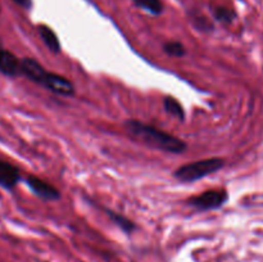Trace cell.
I'll list each match as a JSON object with an SVG mask.
<instances>
[{
  "mask_svg": "<svg viewBox=\"0 0 263 262\" xmlns=\"http://www.w3.org/2000/svg\"><path fill=\"white\" fill-rule=\"evenodd\" d=\"M37 31L41 40H43V43L45 44V46L48 48V50H50L51 53L54 54L61 53L62 46H61V43H59L58 36H57V33L54 32L49 26L40 25L37 27Z\"/></svg>",
  "mask_w": 263,
  "mask_h": 262,
  "instance_id": "9",
  "label": "cell"
},
{
  "mask_svg": "<svg viewBox=\"0 0 263 262\" xmlns=\"http://www.w3.org/2000/svg\"><path fill=\"white\" fill-rule=\"evenodd\" d=\"M212 13L215 20L222 25H231L236 18L235 10L225 7V5H217V7L212 8Z\"/></svg>",
  "mask_w": 263,
  "mask_h": 262,
  "instance_id": "12",
  "label": "cell"
},
{
  "mask_svg": "<svg viewBox=\"0 0 263 262\" xmlns=\"http://www.w3.org/2000/svg\"><path fill=\"white\" fill-rule=\"evenodd\" d=\"M21 74L41 86L48 74V71L36 59L23 58L21 61Z\"/></svg>",
  "mask_w": 263,
  "mask_h": 262,
  "instance_id": "6",
  "label": "cell"
},
{
  "mask_svg": "<svg viewBox=\"0 0 263 262\" xmlns=\"http://www.w3.org/2000/svg\"><path fill=\"white\" fill-rule=\"evenodd\" d=\"M193 23H194L195 27L200 31H204V32H208V31L213 30V25L204 17V15H197L193 20Z\"/></svg>",
  "mask_w": 263,
  "mask_h": 262,
  "instance_id": "15",
  "label": "cell"
},
{
  "mask_svg": "<svg viewBox=\"0 0 263 262\" xmlns=\"http://www.w3.org/2000/svg\"><path fill=\"white\" fill-rule=\"evenodd\" d=\"M3 48H4V45H3V41L2 40H0V50H2V49Z\"/></svg>",
  "mask_w": 263,
  "mask_h": 262,
  "instance_id": "17",
  "label": "cell"
},
{
  "mask_svg": "<svg viewBox=\"0 0 263 262\" xmlns=\"http://www.w3.org/2000/svg\"><path fill=\"white\" fill-rule=\"evenodd\" d=\"M12 2H14L15 4L25 8V9H30L32 7V0H12Z\"/></svg>",
  "mask_w": 263,
  "mask_h": 262,
  "instance_id": "16",
  "label": "cell"
},
{
  "mask_svg": "<svg viewBox=\"0 0 263 262\" xmlns=\"http://www.w3.org/2000/svg\"><path fill=\"white\" fill-rule=\"evenodd\" d=\"M103 210H104L105 215L110 218V221H112L115 225H117L118 228H120L123 233L127 234V235H131V234L138 229L136 223L134 222L133 220H130L128 217L123 216L122 213H117L113 210H109V208H103Z\"/></svg>",
  "mask_w": 263,
  "mask_h": 262,
  "instance_id": "10",
  "label": "cell"
},
{
  "mask_svg": "<svg viewBox=\"0 0 263 262\" xmlns=\"http://www.w3.org/2000/svg\"><path fill=\"white\" fill-rule=\"evenodd\" d=\"M21 180V174L18 167L10 162L0 159V186L7 190H12L17 186Z\"/></svg>",
  "mask_w": 263,
  "mask_h": 262,
  "instance_id": "7",
  "label": "cell"
},
{
  "mask_svg": "<svg viewBox=\"0 0 263 262\" xmlns=\"http://www.w3.org/2000/svg\"><path fill=\"white\" fill-rule=\"evenodd\" d=\"M163 107L166 109V112L168 115H171L172 117L177 118L179 121H184L185 120V110L182 108L181 103L174 97H166L163 99Z\"/></svg>",
  "mask_w": 263,
  "mask_h": 262,
  "instance_id": "11",
  "label": "cell"
},
{
  "mask_svg": "<svg viewBox=\"0 0 263 262\" xmlns=\"http://www.w3.org/2000/svg\"><path fill=\"white\" fill-rule=\"evenodd\" d=\"M163 51L168 57L174 58H182L186 54V48L180 41H168L163 45Z\"/></svg>",
  "mask_w": 263,
  "mask_h": 262,
  "instance_id": "14",
  "label": "cell"
},
{
  "mask_svg": "<svg viewBox=\"0 0 263 262\" xmlns=\"http://www.w3.org/2000/svg\"><path fill=\"white\" fill-rule=\"evenodd\" d=\"M26 184L30 188L31 192L39 198L44 200H58L61 199V192L57 189L54 185L49 184L45 180L35 176V175H28L26 179Z\"/></svg>",
  "mask_w": 263,
  "mask_h": 262,
  "instance_id": "5",
  "label": "cell"
},
{
  "mask_svg": "<svg viewBox=\"0 0 263 262\" xmlns=\"http://www.w3.org/2000/svg\"><path fill=\"white\" fill-rule=\"evenodd\" d=\"M225 166V161L222 158H205L200 161L190 162L182 164L174 172V177L181 182H195L205 176L220 171Z\"/></svg>",
  "mask_w": 263,
  "mask_h": 262,
  "instance_id": "2",
  "label": "cell"
},
{
  "mask_svg": "<svg viewBox=\"0 0 263 262\" xmlns=\"http://www.w3.org/2000/svg\"><path fill=\"white\" fill-rule=\"evenodd\" d=\"M229 199V193L225 189H212L205 190L204 193L190 197L187 199V205L193 207L194 210L205 212L211 210H218L222 207Z\"/></svg>",
  "mask_w": 263,
  "mask_h": 262,
  "instance_id": "3",
  "label": "cell"
},
{
  "mask_svg": "<svg viewBox=\"0 0 263 262\" xmlns=\"http://www.w3.org/2000/svg\"><path fill=\"white\" fill-rule=\"evenodd\" d=\"M123 126L131 138L149 148L172 154H181L187 149V144L182 139L139 120H127Z\"/></svg>",
  "mask_w": 263,
  "mask_h": 262,
  "instance_id": "1",
  "label": "cell"
},
{
  "mask_svg": "<svg viewBox=\"0 0 263 262\" xmlns=\"http://www.w3.org/2000/svg\"><path fill=\"white\" fill-rule=\"evenodd\" d=\"M41 86L61 97H73L74 90H76L71 80L62 74L51 73V72H48Z\"/></svg>",
  "mask_w": 263,
  "mask_h": 262,
  "instance_id": "4",
  "label": "cell"
},
{
  "mask_svg": "<svg viewBox=\"0 0 263 262\" xmlns=\"http://www.w3.org/2000/svg\"><path fill=\"white\" fill-rule=\"evenodd\" d=\"M138 8L146 10L153 15H159L163 12V4L161 0H133Z\"/></svg>",
  "mask_w": 263,
  "mask_h": 262,
  "instance_id": "13",
  "label": "cell"
},
{
  "mask_svg": "<svg viewBox=\"0 0 263 262\" xmlns=\"http://www.w3.org/2000/svg\"><path fill=\"white\" fill-rule=\"evenodd\" d=\"M0 73L7 77H17L21 74V61L5 48L0 50Z\"/></svg>",
  "mask_w": 263,
  "mask_h": 262,
  "instance_id": "8",
  "label": "cell"
}]
</instances>
